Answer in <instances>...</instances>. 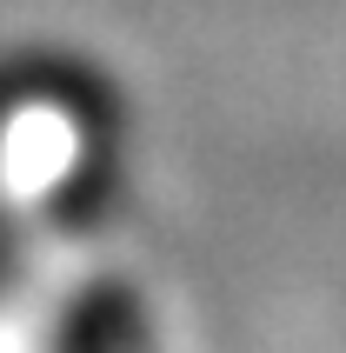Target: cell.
Segmentation results:
<instances>
[{
	"label": "cell",
	"mask_w": 346,
	"mask_h": 353,
	"mask_svg": "<svg viewBox=\"0 0 346 353\" xmlns=\"http://www.w3.org/2000/svg\"><path fill=\"white\" fill-rule=\"evenodd\" d=\"M54 353H147V307L134 287H87L67 307Z\"/></svg>",
	"instance_id": "cell-1"
}]
</instances>
